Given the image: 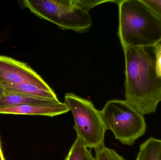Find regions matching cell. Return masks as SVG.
Wrapping results in <instances>:
<instances>
[{
	"label": "cell",
	"mask_w": 161,
	"mask_h": 160,
	"mask_svg": "<svg viewBox=\"0 0 161 160\" xmlns=\"http://www.w3.org/2000/svg\"><path fill=\"white\" fill-rule=\"evenodd\" d=\"M161 19V0H142Z\"/></svg>",
	"instance_id": "4fadbf2b"
},
{
	"label": "cell",
	"mask_w": 161,
	"mask_h": 160,
	"mask_svg": "<svg viewBox=\"0 0 161 160\" xmlns=\"http://www.w3.org/2000/svg\"><path fill=\"white\" fill-rule=\"evenodd\" d=\"M119 8L118 35L126 47L154 48L161 40V19L142 0H123Z\"/></svg>",
	"instance_id": "7a4b0ae2"
},
{
	"label": "cell",
	"mask_w": 161,
	"mask_h": 160,
	"mask_svg": "<svg viewBox=\"0 0 161 160\" xmlns=\"http://www.w3.org/2000/svg\"><path fill=\"white\" fill-rule=\"evenodd\" d=\"M123 50L126 101L142 115L155 113L161 101V77L154 48L128 47Z\"/></svg>",
	"instance_id": "6da1fadb"
},
{
	"label": "cell",
	"mask_w": 161,
	"mask_h": 160,
	"mask_svg": "<svg viewBox=\"0 0 161 160\" xmlns=\"http://www.w3.org/2000/svg\"><path fill=\"white\" fill-rule=\"evenodd\" d=\"M68 105L74 118L75 129L77 138L87 148H96L104 144L106 131L100 111L89 100L82 98L74 93L65 95Z\"/></svg>",
	"instance_id": "5b68a950"
},
{
	"label": "cell",
	"mask_w": 161,
	"mask_h": 160,
	"mask_svg": "<svg viewBox=\"0 0 161 160\" xmlns=\"http://www.w3.org/2000/svg\"><path fill=\"white\" fill-rule=\"evenodd\" d=\"M0 84H28L53 91L51 86L26 63L0 55Z\"/></svg>",
	"instance_id": "8992f818"
},
{
	"label": "cell",
	"mask_w": 161,
	"mask_h": 160,
	"mask_svg": "<svg viewBox=\"0 0 161 160\" xmlns=\"http://www.w3.org/2000/svg\"><path fill=\"white\" fill-rule=\"evenodd\" d=\"M85 160H96L94 157L92 155L91 150L87 149L86 150Z\"/></svg>",
	"instance_id": "9a60e30c"
},
{
	"label": "cell",
	"mask_w": 161,
	"mask_h": 160,
	"mask_svg": "<svg viewBox=\"0 0 161 160\" xmlns=\"http://www.w3.org/2000/svg\"><path fill=\"white\" fill-rule=\"evenodd\" d=\"M100 113L107 130L123 144L133 145L145 133L147 125L143 115L125 100L108 101Z\"/></svg>",
	"instance_id": "277c9868"
},
{
	"label": "cell",
	"mask_w": 161,
	"mask_h": 160,
	"mask_svg": "<svg viewBox=\"0 0 161 160\" xmlns=\"http://www.w3.org/2000/svg\"><path fill=\"white\" fill-rule=\"evenodd\" d=\"M5 94V90L4 88L0 84V96L3 95Z\"/></svg>",
	"instance_id": "2e32d148"
},
{
	"label": "cell",
	"mask_w": 161,
	"mask_h": 160,
	"mask_svg": "<svg viewBox=\"0 0 161 160\" xmlns=\"http://www.w3.org/2000/svg\"><path fill=\"white\" fill-rule=\"evenodd\" d=\"M1 85L4 88L5 93L21 94L31 96L58 100L53 90L48 91L44 90L37 86L28 84H4Z\"/></svg>",
	"instance_id": "ba28073f"
},
{
	"label": "cell",
	"mask_w": 161,
	"mask_h": 160,
	"mask_svg": "<svg viewBox=\"0 0 161 160\" xmlns=\"http://www.w3.org/2000/svg\"><path fill=\"white\" fill-rule=\"evenodd\" d=\"M156 67L158 74L161 77V40L154 47Z\"/></svg>",
	"instance_id": "5bb4252c"
},
{
	"label": "cell",
	"mask_w": 161,
	"mask_h": 160,
	"mask_svg": "<svg viewBox=\"0 0 161 160\" xmlns=\"http://www.w3.org/2000/svg\"><path fill=\"white\" fill-rule=\"evenodd\" d=\"M136 160H161V140L148 138L140 146Z\"/></svg>",
	"instance_id": "30bf717a"
},
{
	"label": "cell",
	"mask_w": 161,
	"mask_h": 160,
	"mask_svg": "<svg viewBox=\"0 0 161 160\" xmlns=\"http://www.w3.org/2000/svg\"><path fill=\"white\" fill-rule=\"evenodd\" d=\"M0 160H5L3 154L2 148H1V143H0Z\"/></svg>",
	"instance_id": "e0dca14e"
},
{
	"label": "cell",
	"mask_w": 161,
	"mask_h": 160,
	"mask_svg": "<svg viewBox=\"0 0 161 160\" xmlns=\"http://www.w3.org/2000/svg\"><path fill=\"white\" fill-rule=\"evenodd\" d=\"M19 3L36 16L62 30L85 33L92 24L89 11L81 7L77 0H23Z\"/></svg>",
	"instance_id": "3957f363"
},
{
	"label": "cell",
	"mask_w": 161,
	"mask_h": 160,
	"mask_svg": "<svg viewBox=\"0 0 161 160\" xmlns=\"http://www.w3.org/2000/svg\"><path fill=\"white\" fill-rule=\"evenodd\" d=\"M59 101L18 94L5 93L0 96V108L27 104L56 103Z\"/></svg>",
	"instance_id": "9c48e42d"
},
{
	"label": "cell",
	"mask_w": 161,
	"mask_h": 160,
	"mask_svg": "<svg viewBox=\"0 0 161 160\" xmlns=\"http://www.w3.org/2000/svg\"><path fill=\"white\" fill-rule=\"evenodd\" d=\"M70 111L65 102L44 104H27L10 107L0 108V114H3L24 115L44 116H57L67 113Z\"/></svg>",
	"instance_id": "52a82bcc"
},
{
	"label": "cell",
	"mask_w": 161,
	"mask_h": 160,
	"mask_svg": "<svg viewBox=\"0 0 161 160\" xmlns=\"http://www.w3.org/2000/svg\"><path fill=\"white\" fill-rule=\"evenodd\" d=\"M88 148L79 138H76L64 160H85Z\"/></svg>",
	"instance_id": "8fae6325"
},
{
	"label": "cell",
	"mask_w": 161,
	"mask_h": 160,
	"mask_svg": "<svg viewBox=\"0 0 161 160\" xmlns=\"http://www.w3.org/2000/svg\"><path fill=\"white\" fill-rule=\"evenodd\" d=\"M96 160H125L115 150L103 144L94 148Z\"/></svg>",
	"instance_id": "7c38bea8"
}]
</instances>
